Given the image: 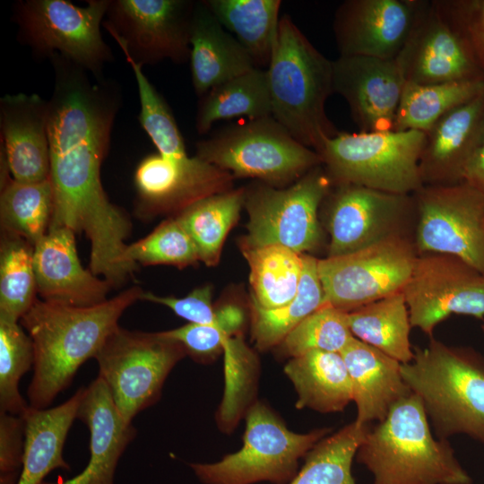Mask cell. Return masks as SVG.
<instances>
[{"instance_id": "cell-1", "label": "cell", "mask_w": 484, "mask_h": 484, "mask_svg": "<svg viewBox=\"0 0 484 484\" xmlns=\"http://www.w3.org/2000/svg\"><path fill=\"white\" fill-rule=\"evenodd\" d=\"M48 105L49 178L53 211L49 229L83 232L91 243L90 270L118 287L135 270L125 259L131 223L108 200L100 179L118 93L110 82H92L86 70L55 55Z\"/></svg>"}, {"instance_id": "cell-2", "label": "cell", "mask_w": 484, "mask_h": 484, "mask_svg": "<svg viewBox=\"0 0 484 484\" xmlns=\"http://www.w3.org/2000/svg\"><path fill=\"white\" fill-rule=\"evenodd\" d=\"M143 291L131 287L90 307H74L37 298L20 322L34 350L33 375L28 388L30 407L46 409L71 385L79 367L94 358L119 326L122 314Z\"/></svg>"}, {"instance_id": "cell-3", "label": "cell", "mask_w": 484, "mask_h": 484, "mask_svg": "<svg viewBox=\"0 0 484 484\" xmlns=\"http://www.w3.org/2000/svg\"><path fill=\"white\" fill-rule=\"evenodd\" d=\"M373 484H472L447 439L435 437L420 399H402L369 428L356 456Z\"/></svg>"}, {"instance_id": "cell-4", "label": "cell", "mask_w": 484, "mask_h": 484, "mask_svg": "<svg viewBox=\"0 0 484 484\" xmlns=\"http://www.w3.org/2000/svg\"><path fill=\"white\" fill-rule=\"evenodd\" d=\"M272 117L303 145L320 154L340 131L325 113L333 89V61L320 53L287 15L266 69Z\"/></svg>"}, {"instance_id": "cell-5", "label": "cell", "mask_w": 484, "mask_h": 484, "mask_svg": "<svg viewBox=\"0 0 484 484\" xmlns=\"http://www.w3.org/2000/svg\"><path fill=\"white\" fill-rule=\"evenodd\" d=\"M401 372L417 394L436 437L464 434L484 445V357L431 338Z\"/></svg>"}, {"instance_id": "cell-6", "label": "cell", "mask_w": 484, "mask_h": 484, "mask_svg": "<svg viewBox=\"0 0 484 484\" xmlns=\"http://www.w3.org/2000/svg\"><path fill=\"white\" fill-rule=\"evenodd\" d=\"M426 133L339 132L320 152L333 184L409 195L424 186L419 160Z\"/></svg>"}, {"instance_id": "cell-7", "label": "cell", "mask_w": 484, "mask_h": 484, "mask_svg": "<svg viewBox=\"0 0 484 484\" xmlns=\"http://www.w3.org/2000/svg\"><path fill=\"white\" fill-rule=\"evenodd\" d=\"M195 155L234 177H253L275 187L323 163L318 152L294 139L272 116L220 129L197 143Z\"/></svg>"}, {"instance_id": "cell-8", "label": "cell", "mask_w": 484, "mask_h": 484, "mask_svg": "<svg viewBox=\"0 0 484 484\" xmlns=\"http://www.w3.org/2000/svg\"><path fill=\"white\" fill-rule=\"evenodd\" d=\"M330 431L293 432L266 404L256 402L246 412L241 449L216 462L190 467L203 484H287L298 471V460Z\"/></svg>"}, {"instance_id": "cell-9", "label": "cell", "mask_w": 484, "mask_h": 484, "mask_svg": "<svg viewBox=\"0 0 484 484\" xmlns=\"http://www.w3.org/2000/svg\"><path fill=\"white\" fill-rule=\"evenodd\" d=\"M186 356L184 347L160 333L118 326L94 359L114 403L126 424L160 397L172 368Z\"/></svg>"}, {"instance_id": "cell-10", "label": "cell", "mask_w": 484, "mask_h": 484, "mask_svg": "<svg viewBox=\"0 0 484 484\" xmlns=\"http://www.w3.org/2000/svg\"><path fill=\"white\" fill-rule=\"evenodd\" d=\"M332 185L317 166L287 187L261 183L245 189L249 220L241 248L276 244L302 255L315 249L321 236L318 208Z\"/></svg>"}, {"instance_id": "cell-11", "label": "cell", "mask_w": 484, "mask_h": 484, "mask_svg": "<svg viewBox=\"0 0 484 484\" xmlns=\"http://www.w3.org/2000/svg\"><path fill=\"white\" fill-rule=\"evenodd\" d=\"M109 4L108 0H91L85 6L66 0L21 1L15 9L19 38L39 56H61L97 77L112 57L100 33Z\"/></svg>"}, {"instance_id": "cell-12", "label": "cell", "mask_w": 484, "mask_h": 484, "mask_svg": "<svg viewBox=\"0 0 484 484\" xmlns=\"http://www.w3.org/2000/svg\"><path fill=\"white\" fill-rule=\"evenodd\" d=\"M398 233L357 251L317 261L325 303L344 312L402 291L417 258Z\"/></svg>"}, {"instance_id": "cell-13", "label": "cell", "mask_w": 484, "mask_h": 484, "mask_svg": "<svg viewBox=\"0 0 484 484\" xmlns=\"http://www.w3.org/2000/svg\"><path fill=\"white\" fill-rule=\"evenodd\" d=\"M415 194L418 255H454L484 273V194L462 181L426 185Z\"/></svg>"}, {"instance_id": "cell-14", "label": "cell", "mask_w": 484, "mask_h": 484, "mask_svg": "<svg viewBox=\"0 0 484 484\" xmlns=\"http://www.w3.org/2000/svg\"><path fill=\"white\" fill-rule=\"evenodd\" d=\"M195 3L187 0L110 1L104 27L125 56L142 66L190 56V27Z\"/></svg>"}, {"instance_id": "cell-15", "label": "cell", "mask_w": 484, "mask_h": 484, "mask_svg": "<svg viewBox=\"0 0 484 484\" xmlns=\"http://www.w3.org/2000/svg\"><path fill=\"white\" fill-rule=\"evenodd\" d=\"M402 292L411 327L430 337L451 315L484 318V273L454 255H418Z\"/></svg>"}, {"instance_id": "cell-16", "label": "cell", "mask_w": 484, "mask_h": 484, "mask_svg": "<svg viewBox=\"0 0 484 484\" xmlns=\"http://www.w3.org/2000/svg\"><path fill=\"white\" fill-rule=\"evenodd\" d=\"M395 59L406 82L484 81L471 51L442 11L438 0L426 1Z\"/></svg>"}, {"instance_id": "cell-17", "label": "cell", "mask_w": 484, "mask_h": 484, "mask_svg": "<svg viewBox=\"0 0 484 484\" xmlns=\"http://www.w3.org/2000/svg\"><path fill=\"white\" fill-rule=\"evenodd\" d=\"M426 1H343L335 11L333 22L340 56L395 59Z\"/></svg>"}, {"instance_id": "cell-18", "label": "cell", "mask_w": 484, "mask_h": 484, "mask_svg": "<svg viewBox=\"0 0 484 484\" xmlns=\"http://www.w3.org/2000/svg\"><path fill=\"white\" fill-rule=\"evenodd\" d=\"M234 177L194 155L176 159L148 155L138 165L134 182L138 213L181 212L207 196L231 190Z\"/></svg>"}, {"instance_id": "cell-19", "label": "cell", "mask_w": 484, "mask_h": 484, "mask_svg": "<svg viewBox=\"0 0 484 484\" xmlns=\"http://www.w3.org/2000/svg\"><path fill=\"white\" fill-rule=\"evenodd\" d=\"M405 83L396 59L340 56L333 61V93L346 100L359 132L393 130Z\"/></svg>"}, {"instance_id": "cell-20", "label": "cell", "mask_w": 484, "mask_h": 484, "mask_svg": "<svg viewBox=\"0 0 484 484\" xmlns=\"http://www.w3.org/2000/svg\"><path fill=\"white\" fill-rule=\"evenodd\" d=\"M328 197L329 257L357 251L396 233L397 220L411 204L409 195L356 185H337Z\"/></svg>"}, {"instance_id": "cell-21", "label": "cell", "mask_w": 484, "mask_h": 484, "mask_svg": "<svg viewBox=\"0 0 484 484\" xmlns=\"http://www.w3.org/2000/svg\"><path fill=\"white\" fill-rule=\"evenodd\" d=\"M37 292L41 299L74 307L106 301L111 285L82 267L75 233L66 228L48 229L33 246Z\"/></svg>"}, {"instance_id": "cell-22", "label": "cell", "mask_w": 484, "mask_h": 484, "mask_svg": "<svg viewBox=\"0 0 484 484\" xmlns=\"http://www.w3.org/2000/svg\"><path fill=\"white\" fill-rule=\"evenodd\" d=\"M2 153L15 181L36 183L50 172L48 105L37 94L0 99Z\"/></svg>"}, {"instance_id": "cell-23", "label": "cell", "mask_w": 484, "mask_h": 484, "mask_svg": "<svg viewBox=\"0 0 484 484\" xmlns=\"http://www.w3.org/2000/svg\"><path fill=\"white\" fill-rule=\"evenodd\" d=\"M484 138V92L442 117L426 133L419 160L424 186L462 182L464 169Z\"/></svg>"}, {"instance_id": "cell-24", "label": "cell", "mask_w": 484, "mask_h": 484, "mask_svg": "<svg viewBox=\"0 0 484 484\" xmlns=\"http://www.w3.org/2000/svg\"><path fill=\"white\" fill-rule=\"evenodd\" d=\"M77 419L90 431L88 464L81 473L65 481L41 484H114L119 459L137 431L133 424L123 420L101 377L97 376L84 387Z\"/></svg>"}, {"instance_id": "cell-25", "label": "cell", "mask_w": 484, "mask_h": 484, "mask_svg": "<svg viewBox=\"0 0 484 484\" xmlns=\"http://www.w3.org/2000/svg\"><path fill=\"white\" fill-rule=\"evenodd\" d=\"M341 354L350 376L359 425L383 421L394 404L412 393L402 376V363L378 349L353 337Z\"/></svg>"}, {"instance_id": "cell-26", "label": "cell", "mask_w": 484, "mask_h": 484, "mask_svg": "<svg viewBox=\"0 0 484 484\" xmlns=\"http://www.w3.org/2000/svg\"><path fill=\"white\" fill-rule=\"evenodd\" d=\"M189 43L192 82L199 97L256 67L248 52L203 1L194 4Z\"/></svg>"}, {"instance_id": "cell-27", "label": "cell", "mask_w": 484, "mask_h": 484, "mask_svg": "<svg viewBox=\"0 0 484 484\" xmlns=\"http://www.w3.org/2000/svg\"><path fill=\"white\" fill-rule=\"evenodd\" d=\"M84 392L80 387L62 404L54 408L29 407L22 415L24 422V454L17 484H41L53 470H68L64 445Z\"/></svg>"}, {"instance_id": "cell-28", "label": "cell", "mask_w": 484, "mask_h": 484, "mask_svg": "<svg viewBox=\"0 0 484 484\" xmlns=\"http://www.w3.org/2000/svg\"><path fill=\"white\" fill-rule=\"evenodd\" d=\"M284 373L297 392L298 409L338 412L353 401L350 376L341 353L308 351L291 358Z\"/></svg>"}, {"instance_id": "cell-29", "label": "cell", "mask_w": 484, "mask_h": 484, "mask_svg": "<svg viewBox=\"0 0 484 484\" xmlns=\"http://www.w3.org/2000/svg\"><path fill=\"white\" fill-rule=\"evenodd\" d=\"M244 47L256 67L267 69L279 28L280 0L203 1Z\"/></svg>"}, {"instance_id": "cell-30", "label": "cell", "mask_w": 484, "mask_h": 484, "mask_svg": "<svg viewBox=\"0 0 484 484\" xmlns=\"http://www.w3.org/2000/svg\"><path fill=\"white\" fill-rule=\"evenodd\" d=\"M196 115V129L207 134L217 121L246 117L272 116L266 69L252 70L226 81L203 95Z\"/></svg>"}, {"instance_id": "cell-31", "label": "cell", "mask_w": 484, "mask_h": 484, "mask_svg": "<svg viewBox=\"0 0 484 484\" xmlns=\"http://www.w3.org/2000/svg\"><path fill=\"white\" fill-rule=\"evenodd\" d=\"M351 333L402 364L411 361L409 310L402 291L347 312Z\"/></svg>"}, {"instance_id": "cell-32", "label": "cell", "mask_w": 484, "mask_h": 484, "mask_svg": "<svg viewBox=\"0 0 484 484\" xmlns=\"http://www.w3.org/2000/svg\"><path fill=\"white\" fill-rule=\"evenodd\" d=\"M241 249L250 268L253 303L272 309L294 299L303 272L304 254L276 244Z\"/></svg>"}, {"instance_id": "cell-33", "label": "cell", "mask_w": 484, "mask_h": 484, "mask_svg": "<svg viewBox=\"0 0 484 484\" xmlns=\"http://www.w3.org/2000/svg\"><path fill=\"white\" fill-rule=\"evenodd\" d=\"M317 259L303 255V272L298 293L287 305L266 309L252 302V337L257 349L280 345L312 313L325 305Z\"/></svg>"}, {"instance_id": "cell-34", "label": "cell", "mask_w": 484, "mask_h": 484, "mask_svg": "<svg viewBox=\"0 0 484 484\" xmlns=\"http://www.w3.org/2000/svg\"><path fill=\"white\" fill-rule=\"evenodd\" d=\"M244 203L245 189H231L203 198L177 215L195 245L199 261L209 266L219 262L224 240Z\"/></svg>"}, {"instance_id": "cell-35", "label": "cell", "mask_w": 484, "mask_h": 484, "mask_svg": "<svg viewBox=\"0 0 484 484\" xmlns=\"http://www.w3.org/2000/svg\"><path fill=\"white\" fill-rule=\"evenodd\" d=\"M484 92V81L406 82L393 131L428 133L445 114Z\"/></svg>"}, {"instance_id": "cell-36", "label": "cell", "mask_w": 484, "mask_h": 484, "mask_svg": "<svg viewBox=\"0 0 484 484\" xmlns=\"http://www.w3.org/2000/svg\"><path fill=\"white\" fill-rule=\"evenodd\" d=\"M0 212L5 232L34 246L48 231L53 211L50 178L22 183L11 177L2 181Z\"/></svg>"}, {"instance_id": "cell-37", "label": "cell", "mask_w": 484, "mask_h": 484, "mask_svg": "<svg viewBox=\"0 0 484 484\" xmlns=\"http://www.w3.org/2000/svg\"><path fill=\"white\" fill-rule=\"evenodd\" d=\"M369 428L353 421L324 437L307 453L304 465L287 484H357L352 462Z\"/></svg>"}, {"instance_id": "cell-38", "label": "cell", "mask_w": 484, "mask_h": 484, "mask_svg": "<svg viewBox=\"0 0 484 484\" xmlns=\"http://www.w3.org/2000/svg\"><path fill=\"white\" fill-rule=\"evenodd\" d=\"M5 233L0 255V317L19 322L36 299L33 246Z\"/></svg>"}, {"instance_id": "cell-39", "label": "cell", "mask_w": 484, "mask_h": 484, "mask_svg": "<svg viewBox=\"0 0 484 484\" xmlns=\"http://www.w3.org/2000/svg\"><path fill=\"white\" fill-rule=\"evenodd\" d=\"M33 364L29 334L18 322L0 317V412L22 416L30 407L19 384Z\"/></svg>"}, {"instance_id": "cell-40", "label": "cell", "mask_w": 484, "mask_h": 484, "mask_svg": "<svg viewBox=\"0 0 484 484\" xmlns=\"http://www.w3.org/2000/svg\"><path fill=\"white\" fill-rule=\"evenodd\" d=\"M353 337L347 312L325 304L295 327L280 345L290 358L311 350L341 353Z\"/></svg>"}, {"instance_id": "cell-41", "label": "cell", "mask_w": 484, "mask_h": 484, "mask_svg": "<svg viewBox=\"0 0 484 484\" xmlns=\"http://www.w3.org/2000/svg\"><path fill=\"white\" fill-rule=\"evenodd\" d=\"M125 59L136 80L142 127L160 154L176 159L187 157L184 139L169 105L145 76L143 66L130 57Z\"/></svg>"}, {"instance_id": "cell-42", "label": "cell", "mask_w": 484, "mask_h": 484, "mask_svg": "<svg viewBox=\"0 0 484 484\" xmlns=\"http://www.w3.org/2000/svg\"><path fill=\"white\" fill-rule=\"evenodd\" d=\"M125 259L130 264H168L179 268L199 261L195 245L180 220L162 222L151 233L127 245Z\"/></svg>"}, {"instance_id": "cell-43", "label": "cell", "mask_w": 484, "mask_h": 484, "mask_svg": "<svg viewBox=\"0 0 484 484\" xmlns=\"http://www.w3.org/2000/svg\"><path fill=\"white\" fill-rule=\"evenodd\" d=\"M217 312L218 319L213 324H187L160 333L179 342L195 361L209 362L223 350L227 339L239 334L245 321L243 310L236 305H225Z\"/></svg>"}, {"instance_id": "cell-44", "label": "cell", "mask_w": 484, "mask_h": 484, "mask_svg": "<svg viewBox=\"0 0 484 484\" xmlns=\"http://www.w3.org/2000/svg\"><path fill=\"white\" fill-rule=\"evenodd\" d=\"M484 74V0H438Z\"/></svg>"}, {"instance_id": "cell-45", "label": "cell", "mask_w": 484, "mask_h": 484, "mask_svg": "<svg viewBox=\"0 0 484 484\" xmlns=\"http://www.w3.org/2000/svg\"><path fill=\"white\" fill-rule=\"evenodd\" d=\"M22 416L0 412V484H17L23 463Z\"/></svg>"}, {"instance_id": "cell-46", "label": "cell", "mask_w": 484, "mask_h": 484, "mask_svg": "<svg viewBox=\"0 0 484 484\" xmlns=\"http://www.w3.org/2000/svg\"><path fill=\"white\" fill-rule=\"evenodd\" d=\"M142 299L169 307L177 315L188 321L189 324H210L218 319L217 309L212 303L211 286L197 288L184 298L163 297L151 292H143Z\"/></svg>"}, {"instance_id": "cell-47", "label": "cell", "mask_w": 484, "mask_h": 484, "mask_svg": "<svg viewBox=\"0 0 484 484\" xmlns=\"http://www.w3.org/2000/svg\"><path fill=\"white\" fill-rule=\"evenodd\" d=\"M462 181L484 194V138L469 160Z\"/></svg>"}, {"instance_id": "cell-48", "label": "cell", "mask_w": 484, "mask_h": 484, "mask_svg": "<svg viewBox=\"0 0 484 484\" xmlns=\"http://www.w3.org/2000/svg\"><path fill=\"white\" fill-rule=\"evenodd\" d=\"M481 329H482V332H483V334H484V324H482Z\"/></svg>"}]
</instances>
